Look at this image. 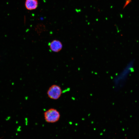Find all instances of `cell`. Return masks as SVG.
I'll return each instance as SVG.
<instances>
[{"instance_id":"obj_1","label":"cell","mask_w":139,"mask_h":139,"mask_svg":"<svg viewBox=\"0 0 139 139\" xmlns=\"http://www.w3.org/2000/svg\"><path fill=\"white\" fill-rule=\"evenodd\" d=\"M44 116L45 119L47 122L53 123L56 122L59 120L60 115L57 109L51 108L44 112Z\"/></svg>"},{"instance_id":"obj_3","label":"cell","mask_w":139,"mask_h":139,"mask_svg":"<svg viewBox=\"0 0 139 139\" xmlns=\"http://www.w3.org/2000/svg\"><path fill=\"white\" fill-rule=\"evenodd\" d=\"M49 46L51 50L55 52L59 51L63 47L61 42L56 40H54L51 42L49 43Z\"/></svg>"},{"instance_id":"obj_4","label":"cell","mask_w":139,"mask_h":139,"mask_svg":"<svg viewBox=\"0 0 139 139\" xmlns=\"http://www.w3.org/2000/svg\"><path fill=\"white\" fill-rule=\"evenodd\" d=\"M38 0H26L25 5L28 10H31L36 8L38 6Z\"/></svg>"},{"instance_id":"obj_2","label":"cell","mask_w":139,"mask_h":139,"mask_svg":"<svg viewBox=\"0 0 139 139\" xmlns=\"http://www.w3.org/2000/svg\"><path fill=\"white\" fill-rule=\"evenodd\" d=\"M62 93V89L59 86L54 84L50 86L47 92L48 97L50 99L57 100L61 96Z\"/></svg>"}]
</instances>
